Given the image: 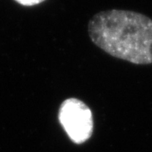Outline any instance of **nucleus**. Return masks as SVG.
<instances>
[{"label":"nucleus","instance_id":"obj_1","mask_svg":"<svg viewBox=\"0 0 152 152\" xmlns=\"http://www.w3.org/2000/svg\"><path fill=\"white\" fill-rule=\"evenodd\" d=\"M91 42L110 56L138 65L152 64V20L130 10H109L88 24Z\"/></svg>","mask_w":152,"mask_h":152},{"label":"nucleus","instance_id":"obj_3","mask_svg":"<svg viewBox=\"0 0 152 152\" xmlns=\"http://www.w3.org/2000/svg\"><path fill=\"white\" fill-rule=\"evenodd\" d=\"M20 4L24 6H33L37 5L38 4L43 2L44 0H15Z\"/></svg>","mask_w":152,"mask_h":152},{"label":"nucleus","instance_id":"obj_2","mask_svg":"<svg viewBox=\"0 0 152 152\" xmlns=\"http://www.w3.org/2000/svg\"><path fill=\"white\" fill-rule=\"evenodd\" d=\"M58 118L67 134L76 144L87 141L92 135V113L80 100L77 98L65 100L60 107Z\"/></svg>","mask_w":152,"mask_h":152}]
</instances>
